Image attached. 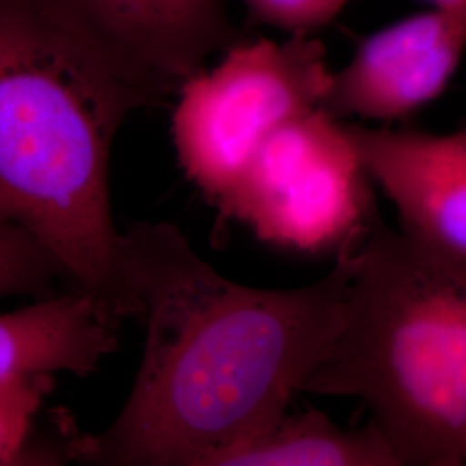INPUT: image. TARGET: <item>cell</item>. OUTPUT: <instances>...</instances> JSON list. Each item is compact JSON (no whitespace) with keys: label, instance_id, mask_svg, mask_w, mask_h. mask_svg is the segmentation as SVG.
I'll list each match as a JSON object with an SVG mask.
<instances>
[{"label":"cell","instance_id":"cell-3","mask_svg":"<svg viewBox=\"0 0 466 466\" xmlns=\"http://www.w3.org/2000/svg\"><path fill=\"white\" fill-rule=\"evenodd\" d=\"M344 249V319L302 390L363 400L400 466L466 465V265L379 215Z\"/></svg>","mask_w":466,"mask_h":466},{"label":"cell","instance_id":"cell-13","mask_svg":"<svg viewBox=\"0 0 466 466\" xmlns=\"http://www.w3.org/2000/svg\"><path fill=\"white\" fill-rule=\"evenodd\" d=\"M259 23L289 35H311L340 15L350 0H240Z\"/></svg>","mask_w":466,"mask_h":466},{"label":"cell","instance_id":"cell-15","mask_svg":"<svg viewBox=\"0 0 466 466\" xmlns=\"http://www.w3.org/2000/svg\"><path fill=\"white\" fill-rule=\"evenodd\" d=\"M463 128H465V130H466V121H465V125H463Z\"/></svg>","mask_w":466,"mask_h":466},{"label":"cell","instance_id":"cell-4","mask_svg":"<svg viewBox=\"0 0 466 466\" xmlns=\"http://www.w3.org/2000/svg\"><path fill=\"white\" fill-rule=\"evenodd\" d=\"M332 73L311 35L230 46L178 88L171 137L187 178L221 209L268 138L319 109Z\"/></svg>","mask_w":466,"mask_h":466},{"label":"cell","instance_id":"cell-5","mask_svg":"<svg viewBox=\"0 0 466 466\" xmlns=\"http://www.w3.org/2000/svg\"><path fill=\"white\" fill-rule=\"evenodd\" d=\"M371 184L346 123L315 109L268 138L219 211L271 246L339 252L379 215Z\"/></svg>","mask_w":466,"mask_h":466},{"label":"cell","instance_id":"cell-6","mask_svg":"<svg viewBox=\"0 0 466 466\" xmlns=\"http://www.w3.org/2000/svg\"><path fill=\"white\" fill-rule=\"evenodd\" d=\"M138 86L163 99L230 46L223 0H32Z\"/></svg>","mask_w":466,"mask_h":466},{"label":"cell","instance_id":"cell-8","mask_svg":"<svg viewBox=\"0 0 466 466\" xmlns=\"http://www.w3.org/2000/svg\"><path fill=\"white\" fill-rule=\"evenodd\" d=\"M373 184L392 200L400 230L423 248L466 265V130L346 125Z\"/></svg>","mask_w":466,"mask_h":466},{"label":"cell","instance_id":"cell-14","mask_svg":"<svg viewBox=\"0 0 466 466\" xmlns=\"http://www.w3.org/2000/svg\"><path fill=\"white\" fill-rule=\"evenodd\" d=\"M432 5H448V4H456L461 0H429Z\"/></svg>","mask_w":466,"mask_h":466},{"label":"cell","instance_id":"cell-9","mask_svg":"<svg viewBox=\"0 0 466 466\" xmlns=\"http://www.w3.org/2000/svg\"><path fill=\"white\" fill-rule=\"evenodd\" d=\"M130 309L86 289L0 315V380L71 373L86 377L116 350Z\"/></svg>","mask_w":466,"mask_h":466},{"label":"cell","instance_id":"cell-7","mask_svg":"<svg viewBox=\"0 0 466 466\" xmlns=\"http://www.w3.org/2000/svg\"><path fill=\"white\" fill-rule=\"evenodd\" d=\"M466 50V0L432 5L367 36L333 71L319 109L335 119L398 121L437 99Z\"/></svg>","mask_w":466,"mask_h":466},{"label":"cell","instance_id":"cell-2","mask_svg":"<svg viewBox=\"0 0 466 466\" xmlns=\"http://www.w3.org/2000/svg\"><path fill=\"white\" fill-rule=\"evenodd\" d=\"M149 97L32 0H0V211L78 289L123 302L111 152Z\"/></svg>","mask_w":466,"mask_h":466},{"label":"cell","instance_id":"cell-10","mask_svg":"<svg viewBox=\"0 0 466 466\" xmlns=\"http://www.w3.org/2000/svg\"><path fill=\"white\" fill-rule=\"evenodd\" d=\"M217 466H400L382 432L368 421L346 431L319 411L285 415L265 432L225 452Z\"/></svg>","mask_w":466,"mask_h":466},{"label":"cell","instance_id":"cell-12","mask_svg":"<svg viewBox=\"0 0 466 466\" xmlns=\"http://www.w3.org/2000/svg\"><path fill=\"white\" fill-rule=\"evenodd\" d=\"M50 389V375L0 380V465L26 458L35 420Z\"/></svg>","mask_w":466,"mask_h":466},{"label":"cell","instance_id":"cell-11","mask_svg":"<svg viewBox=\"0 0 466 466\" xmlns=\"http://www.w3.org/2000/svg\"><path fill=\"white\" fill-rule=\"evenodd\" d=\"M61 279L75 285L34 233L0 211V299L11 296L50 298Z\"/></svg>","mask_w":466,"mask_h":466},{"label":"cell","instance_id":"cell-1","mask_svg":"<svg viewBox=\"0 0 466 466\" xmlns=\"http://www.w3.org/2000/svg\"><path fill=\"white\" fill-rule=\"evenodd\" d=\"M121 280L146 348L132 392L99 435L69 454L99 465L217 466L287 415L339 332L348 250L332 271L290 290L221 277L167 223L123 233Z\"/></svg>","mask_w":466,"mask_h":466}]
</instances>
